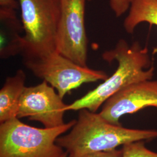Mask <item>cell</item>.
Instances as JSON below:
<instances>
[{"label":"cell","instance_id":"8fae6325","mask_svg":"<svg viewBox=\"0 0 157 157\" xmlns=\"http://www.w3.org/2000/svg\"><path fill=\"white\" fill-rule=\"evenodd\" d=\"M122 150L123 157H157V152L148 149L143 141L126 144Z\"/></svg>","mask_w":157,"mask_h":157},{"label":"cell","instance_id":"30bf717a","mask_svg":"<svg viewBox=\"0 0 157 157\" xmlns=\"http://www.w3.org/2000/svg\"><path fill=\"white\" fill-rule=\"evenodd\" d=\"M148 23L157 27V0H131L124 27L128 33H133L141 23Z\"/></svg>","mask_w":157,"mask_h":157},{"label":"cell","instance_id":"6da1fadb","mask_svg":"<svg viewBox=\"0 0 157 157\" xmlns=\"http://www.w3.org/2000/svg\"><path fill=\"white\" fill-rule=\"evenodd\" d=\"M104 60L111 63L116 60L118 67L110 77L82 98L67 105V111L87 109L95 112L104 103L119 91L130 84L151 80L154 67L147 47L138 41L129 46L124 39L119 40L115 47L102 54Z\"/></svg>","mask_w":157,"mask_h":157},{"label":"cell","instance_id":"9c48e42d","mask_svg":"<svg viewBox=\"0 0 157 157\" xmlns=\"http://www.w3.org/2000/svg\"><path fill=\"white\" fill-rule=\"evenodd\" d=\"M26 79V75L22 69H18L13 76L6 78L0 90V124L17 118Z\"/></svg>","mask_w":157,"mask_h":157},{"label":"cell","instance_id":"7a4b0ae2","mask_svg":"<svg viewBox=\"0 0 157 157\" xmlns=\"http://www.w3.org/2000/svg\"><path fill=\"white\" fill-rule=\"evenodd\" d=\"M157 138V130L129 129L108 122L100 113L79 110L76 124L67 135L59 136L56 144L71 157L89 152L108 151L119 146Z\"/></svg>","mask_w":157,"mask_h":157},{"label":"cell","instance_id":"277c9868","mask_svg":"<svg viewBox=\"0 0 157 157\" xmlns=\"http://www.w3.org/2000/svg\"><path fill=\"white\" fill-rule=\"evenodd\" d=\"M23 29L21 54L24 59L56 51L61 0H18Z\"/></svg>","mask_w":157,"mask_h":157},{"label":"cell","instance_id":"4fadbf2b","mask_svg":"<svg viewBox=\"0 0 157 157\" xmlns=\"http://www.w3.org/2000/svg\"><path fill=\"white\" fill-rule=\"evenodd\" d=\"M76 157H123V152L122 150L116 148L108 151L91 152Z\"/></svg>","mask_w":157,"mask_h":157},{"label":"cell","instance_id":"5b68a950","mask_svg":"<svg viewBox=\"0 0 157 157\" xmlns=\"http://www.w3.org/2000/svg\"><path fill=\"white\" fill-rule=\"evenodd\" d=\"M23 62L36 77L47 82L62 98L84 83L104 81L108 78L104 71L80 66L56 51L43 56L25 59Z\"/></svg>","mask_w":157,"mask_h":157},{"label":"cell","instance_id":"2e32d148","mask_svg":"<svg viewBox=\"0 0 157 157\" xmlns=\"http://www.w3.org/2000/svg\"><path fill=\"white\" fill-rule=\"evenodd\" d=\"M129 1H130H130H131V0H129Z\"/></svg>","mask_w":157,"mask_h":157},{"label":"cell","instance_id":"3957f363","mask_svg":"<svg viewBox=\"0 0 157 157\" xmlns=\"http://www.w3.org/2000/svg\"><path fill=\"white\" fill-rule=\"evenodd\" d=\"M72 120L53 128H37L17 118L0 124V157H61L56 139L76 124Z\"/></svg>","mask_w":157,"mask_h":157},{"label":"cell","instance_id":"7c38bea8","mask_svg":"<svg viewBox=\"0 0 157 157\" xmlns=\"http://www.w3.org/2000/svg\"><path fill=\"white\" fill-rule=\"evenodd\" d=\"M109 5L116 17L122 16L129 10L130 2L129 0H109Z\"/></svg>","mask_w":157,"mask_h":157},{"label":"cell","instance_id":"5bb4252c","mask_svg":"<svg viewBox=\"0 0 157 157\" xmlns=\"http://www.w3.org/2000/svg\"><path fill=\"white\" fill-rule=\"evenodd\" d=\"M17 6L15 0H0V11H13Z\"/></svg>","mask_w":157,"mask_h":157},{"label":"cell","instance_id":"9a60e30c","mask_svg":"<svg viewBox=\"0 0 157 157\" xmlns=\"http://www.w3.org/2000/svg\"><path fill=\"white\" fill-rule=\"evenodd\" d=\"M61 157H70V156L68 154V153H67L66 151H65V152L63 153V154Z\"/></svg>","mask_w":157,"mask_h":157},{"label":"cell","instance_id":"52a82bcc","mask_svg":"<svg viewBox=\"0 0 157 157\" xmlns=\"http://www.w3.org/2000/svg\"><path fill=\"white\" fill-rule=\"evenodd\" d=\"M67 104L55 89L45 81L36 86L25 87L19 105L17 118H28L53 128L65 124L63 117Z\"/></svg>","mask_w":157,"mask_h":157},{"label":"cell","instance_id":"8992f818","mask_svg":"<svg viewBox=\"0 0 157 157\" xmlns=\"http://www.w3.org/2000/svg\"><path fill=\"white\" fill-rule=\"evenodd\" d=\"M87 0H61L56 51L82 67H88V40L84 23Z\"/></svg>","mask_w":157,"mask_h":157},{"label":"cell","instance_id":"ba28073f","mask_svg":"<svg viewBox=\"0 0 157 157\" xmlns=\"http://www.w3.org/2000/svg\"><path fill=\"white\" fill-rule=\"evenodd\" d=\"M147 107L157 108V80H146L126 86L108 98L99 113L108 122L121 125L122 116Z\"/></svg>","mask_w":157,"mask_h":157}]
</instances>
